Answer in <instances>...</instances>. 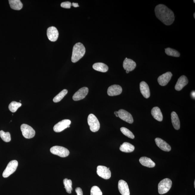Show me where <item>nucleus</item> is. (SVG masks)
Returning a JSON list of instances; mask_svg holds the SVG:
<instances>
[{
	"label": "nucleus",
	"mask_w": 195,
	"mask_h": 195,
	"mask_svg": "<svg viewBox=\"0 0 195 195\" xmlns=\"http://www.w3.org/2000/svg\"><path fill=\"white\" fill-rule=\"evenodd\" d=\"M155 12L157 18L165 25H170L174 23V13L165 5L162 4L157 5L155 8Z\"/></svg>",
	"instance_id": "nucleus-1"
},
{
	"label": "nucleus",
	"mask_w": 195,
	"mask_h": 195,
	"mask_svg": "<svg viewBox=\"0 0 195 195\" xmlns=\"http://www.w3.org/2000/svg\"><path fill=\"white\" fill-rule=\"evenodd\" d=\"M86 52V49L83 44L78 42L73 47L71 61L73 63H76L83 57Z\"/></svg>",
	"instance_id": "nucleus-2"
},
{
	"label": "nucleus",
	"mask_w": 195,
	"mask_h": 195,
	"mask_svg": "<svg viewBox=\"0 0 195 195\" xmlns=\"http://www.w3.org/2000/svg\"><path fill=\"white\" fill-rule=\"evenodd\" d=\"M172 185V181L170 179L166 178L162 179L158 184L159 194H163L167 193L170 191Z\"/></svg>",
	"instance_id": "nucleus-3"
},
{
	"label": "nucleus",
	"mask_w": 195,
	"mask_h": 195,
	"mask_svg": "<svg viewBox=\"0 0 195 195\" xmlns=\"http://www.w3.org/2000/svg\"><path fill=\"white\" fill-rule=\"evenodd\" d=\"M88 122L91 131L93 132H97L100 129V123L97 117L93 114H89Z\"/></svg>",
	"instance_id": "nucleus-4"
},
{
	"label": "nucleus",
	"mask_w": 195,
	"mask_h": 195,
	"mask_svg": "<svg viewBox=\"0 0 195 195\" xmlns=\"http://www.w3.org/2000/svg\"><path fill=\"white\" fill-rule=\"evenodd\" d=\"M18 165V162L16 160H13L10 162L3 172V177H8L13 174L16 171Z\"/></svg>",
	"instance_id": "nucleus-5"
},
{
	"label": "nucleus",
	"mask_w": 195,
	"mask_h": 195,
	"mask_svg": "<svg viewBox=\"0 0 195 195\" xmlns=\"http://www.w3.org/2000/svg\"><path fill=\"white\" fill-rule=\"evenodd\" d=\"M50 151L51 153L53 154L57 155L63 158L67 157L69 154V150L62 146H53L50 148Z\"/></svg>",
	"instance_id": "nucleus-6"
},
{
	"label": "nucleus",
	"mask_w": 195,
	"mask_h": 195,
	"mask_svg": "<svg viewBox=\"0 0 195 195\" xmlns=\"http://www.w3.org/2000/svg\"><path fill=\"white\" fill-rule=\"evenodd\" d=\"M21 130L23 136L27 139H30L35 136V130L28 125H21Z\"/></svg>",
	"instance_id": "nucleus-7"
},
{
	"label": "nucleus",
	"mask_w": 195,
	"mask_h": 195,
	"mask_svg": "<svg viewBox=\"0 0 195 195\" xmlns=\"http://www.w3.org/2000/svg\"><path fill=\"white\" fill-rule=\"evenodd\" d=\"M97 172L99 177L104 179H109L111 177V172L109 168L104 166H98L97 167Z\"/></svg>",
	"instance_id": "nucleus-8"
},
{
	"label": "nucleus",
	"mask_w": 195,
	"mask_h": 195,
	"mask_svg": "<svg viewBox=\"0 0 195 195\" xmlns=\"http://www.w3.org/2000/svg\"><path fill=\"white\" fill-rule=\"evenodd\" d=\"M71 123V121L69 120H63L54 126V131L56 132H61L66 128H69Z\"/></svg>",
	"instance_id": "nucleus-9"
},
{
	"label": "nucleus",
	"mask_w": 195,
	"mask_h": 195,
	"mask_svg": "<svg viewBox=\"0 0 195 195\" xmlns=\"http://www.w3.org/2000/svg\"><path fill=\"white\" fill-rule=\"evenodd\" d=\"M88 92L89 89L87 87H83L80 89L73 95V100L78 101L83 100L88 95Z\"/></svg>",
	"instance_id": "nucleus-10"
},
{
	"label": "nucleus",
	"mask_w": 195,
	"mask_h": 195,
	"mask_svg": "<svg viewBox=\"0 0 195 195\" xmlns=\"http://www.w3.org/2000/svg\"><path fill=\"white\" fill-rule=\"evenodd\" d=\"M118 117L129 124H132L134 121L131 114L124 109H120L118 111Z\"/></svg>",
	"instance_id": "nucleus-11"
},
{
	"label": "nucleus",
	"mask_w": 195,
	"mask_h": 195,
	"mask_svg": "<svg viewBox=\"0 0 195 195\" xmlns=\"http://www.w3.org/2000/svg\"><path fill=\"white\" fill-rule=\"evenodd\" d=\"M47 34L48 38L51 42L56 41L59 36V32L57 29L54 27H50L48 28Z\"/></svg>",
	"instance_id": "nucleus-12"
},
{
	"label": "nucleus",
	"mask_w": 195,
	"mask_h": 195,
	"mask_svg": "<svg viewBox=\"0 0 195 195\" xmlns=\"http://www.w3.org/2000/svg\"><path fill=\"white\" fill-rule=\"evenodd\" d=\"M172 76L171 72H168L159 77L158 81L159 84L162 86L166 85L170 81Z\"/></svg>",
	"instance_id": "nucleus-13"
},
{
	"label": "nucleus",
	"mask_w": 195,
	"mask_h": 195,
	"mask_svg": "<svg viewBox=\"0 0 195 195\" xmlns=\"http://www.w3.org/2000/svg\"><path fill=\"white\" fill-rule=\"evenodd\" d=\"M122 88L119 85H114L109 86L107 90V94L110 96H114L120 95Z\"/></svg>",
	"instance_id": "nucleus-14"
},
{
	"label": "nucleus",
	"mask_w": 195,
	"mask_h": 195,
	"mask_svg": "<svg viewBox=\"0 0 195 195\" xmlns=\"http://www.w3.org/2000/svg\"><path fill=\"white\" fill-rule=\"evenodd\" d=\"M118 189L122 195H130V191L128 185L125 181L121 179L118 182Z\"/></svg>",
	"instance_id": "nucleus-15"
},
{
	"label": "nucleus",
	"mask_w": 195,
	"mask_h": 195,
	"mask_svg": "<svg viewBox=\"0 0 195 195\" xmlns=\"http://www.w3.org/2000/svg\"><path fill=\"white\" fill-rule=\"evenodd\" d=\"M155 142L157 146L164 151L168 152L170 151L171 149L170 145L161 138H156Z\"/></svg>",
	"instance_id": "nucleus-16"
},
{
	"label": "nucleus",
	"mask_w": 195,
	"mask_h": 195,
	"mask_svg": "<svg viewBox=\"0 0 195 195\" xmlns=\"http://www.w3.org/2000/svg\"><path fill=\"white\" fill-rule=\"evenodd\" d=\"M123 66L126 71H131L136 68V64L132 60L126 58L123 61Z\"/></svg>",
	"instance_id": "nucleus-17"
},
{
	"label": "nucleus",
	"mask_w": 195,
	"mask_h": 195,
	"mask_svg": "<svg viewBox=\"0 0 195 195\" xmlns=\"http://www.w3.org/2000/svg\"><path fill=\"white\" fill-rule=\"evenodd\" d=\"M188 80L187 77L184 75L181 76L177 82L175 86V89L177 91H180L188 84Z\"/></svg>",
	"instance_id": "nucleus-18"
},
{
	"label": "nucleus",
	"mask_w": 195,
	"mask_h": 195,
	"mask_svg": "<svg viewBox=\"0 0 195 195\" xmlns=\"http://www.w3.org/2000/svg\"><path fill=\"white\" fill-rule=\"evenodd\" d=\"M140 90L142 95L145 98H149L150 95V89L146 82L142 81L140 83Z\"/></svg>",
	"instance_id": "nucleus-19"
},
{
	"label": "nucleus",
	"mask_w": 195,
	"mask_h": 195,
	"mask_svg": "<svg viewBox=\"0 0 195 195\" xmlns=\"http://www.w3.org/2000/svg\"><path fill=\"white\" fill-rule=\"evenodd\" d=\"M140 162L142 165L148 168H153L155 164L151 159L146 157H142L140 159Z\"/></svg>",
	"instance_id": "nucleus-20"
},
{
	"label": "nucleus",
	"mask_w": 195,
	"mask_h": 195,
	"mask_svg": "<svg viewBox=\"0 0 195 195\" xmlns=\"http://www.w3.org/2000/svg\"><path fill=\"white\" fill-rule=\"evenodd\" d=\"M151 113L154 118L159 121H162L163 119L162 114L160 109L158 107L153 108Z\"/></svg>",
	"instance_id": "nucleus-21"
},
{
	"label": "nucleus",
	"mask_w": 195,
	"mask_h": 195,
	"mask_svg": "<svg viewBox=\"0 0 195 195\" xmlns=\"http://www.w3.org/2000/svg\"><path fill=\"white\" fill-rule=\"evenodd\" d=\"M134 149L135 147L133 145L127 142L123 143L120 147V150L121 151L126 153H131L134 151Z\"/></svg>",
	"instance_id": "nucleus-22"
},
{
	"label": "nucleus",
	"mask_w": 195,
	"mask_h": 195,
	"mask_svg": "<svg viewBox=\"0 0 195 195\" xmlns=\"http://www.w3.org/2000/svg\"><path fill=\"white\" fill-rule=\"evenodd\" d=\"M93 68L96 71L102 72H107L109 69L108 66L102 63H95L93 65Z\"/></svg>",
	"instance_id": "nucleus-23"
},
{
	"label": "nucleus",
	"mask_w": 195,
	"mask_h": 195,
	"mask_svg": "<svg viewBox=\"0 0 195 195\" xmlns=\"http://www.w3.org/2000/svg\"><path fill=\"white\" fill-rule=\"evenodd\" d=\"M173 126L174 129L179 130L180 128V124L178 116L175 112H172L171 114Z\"/></svg>",
	"instance_id": "nucleus-24"
},
{
	"label": "nucleus",
	"mask_w": 195,
	"mask_h": 195,
	"mask_svg": "<svg viewBox=\"0 0 195 195\" xmlns=\"http://www.w3.org/2000/svg\"><path fill=\"white\" fill-rule=\"evenodd\" d=\"M10 7L12 9L20 10L23 8V5L20 0H9Z\"/></svg>",
	"instance_id": "nucleus-25"
},
{
	"label": "nucleus",
	"mask_w": 195,
	"mask_h": 195,
	"mask_svg": "<svg viewBox=\"0 0 195 195\" xmlns=\"http://www.w3.org/2000/svg\"><path fill=\"white\" fill-rule=\"evenodd\" d=\"M63 184L64 185V188L66 190V192L71 194L72 190V181L71 179H65L63 180Z\"/></svg>",
	"instance_id": "nucleus-26"
},
{
	"label": "nucleus",
	"mask_w": 195,
	"mask_h": 195,
	"mask_svg": "<svg viewBox=\"0 0 195 195\" xmlns=\"http://www.w3.org/2000/svg\"><path fill=\"white\" fill-rule=\"evenodd\" d=\"M165 52L167 55L174 57H179L180 53L177 50L171 48H167L165 49Z\"/></svg>",
	"instance_id": "nucleus-27"
},
{
	"label": "nucleus",
	"mask_w": 195,
	"mask_h": 195,
	"mask_svg": "<svg viewBox=\"0 0 195 195\" xmlns=\"http://www.w3.org/2000/svg\"><path fill=\"white\" fill-rule=\"evenodd\" d=\"M21 103L13 101L10 104L8 108L11 112H16L19 108L21 106Z\"/></svg>",
	"instance_id": "nucleus-28"
},
{
	"label": "nucleus",
	"mask_w": 195,
	"mask_h": 195,
	"mask_svg": "<svg viewBox=\"0 0 195 195\" xmlns=\"http://www.w3.org/2000/svg\"><path fill=\"white\" fill-rule=\"evenodd\" d=\"M68 90L66 89H64L58 95L56 96L53 99V102L55 103H57L61 101L62 100L63 98L68 93Z\"/></svg>",
	"instance_id": "nucleus-29"
},
{
	"label": "nucleus",
	"mask_w": 195,
	"mask_h": 195,
	"mask_svg": "<svg viewBox=\"0 0 195 195\" xmlns=\"http://www.w3.org/2000/svg\"><path fill=\"white\" fill-rule=\"evenodd\" d=\"M0 137L3 141L7 142H9L11 141V134L9 132H5L3 131H0Z\"/></svg>",
	"instance_id": "nucleus-30"
},
{
	"label": "nucleus",
	"mask_w": 195,
	"mask_h": 195,
	"mask_svg": "<svg viewBox=\"0 0 195 195\" xmlns=\"http://www.w3.org/2000/svg\"><path fill=\"white\" fill-rule=\"evenodd\" d=\"M120 131L123 134L127 136L128 138L134 139V136L133 133L127 128L125 127H122L120 128Z\"/></svg>",
	"instance_id": "nucleus-31"
},
{
	"label": "nucleus",
	"mask_w": 195,
	"mask_h": 195,
	"mask_svg": "<svg viewBox=\"0 0 195 195\" xmlns=\"http://www.w3.org/2000/svg\"><path fill=\"white\" fill-rule=\"evenodd\" d=\"M90 195H102V193L100 188L97 186L92 187L91 189Z\"/></svg>",
	"instance_id": "nucleus-32"
},
{
	"label": "nucleus",
	"mask_w": 195,
	"mask_h": 195,
	"mask_svg": "<svg viewBox=\"0 0 195 195\" xmlns=\"http://www.w3.org/2000/svg\"><path fill=\"white\" fill-rule=\"evenodd\" d=\"M71 6V3L69 1H66V2H63L61 4V7L65 8H70Z\"/></svg>",
	"instance_id": "nucleus-33"
},
{
	"label": "nucleus",
	"mask_w": 195,
	"mask_h": 195,
	"mask_svg": "<svg viewBox=\"0 0 195 195\" xmlns=\"http://www.w3.org/2000/svg\"><path fill=\"white\" fill-rule=\"evenodd\" d=\"M75 191L78 195H83V191L80 188H77L75 190Z\"/></svg>",
	"instance_id": "nucleus-34"
},
{
	"label": "nucleus",
	"mask_w": 195,
	"mask_h": 195,
	"mask_svg": "<svg viewBox=\"0 0 195 195\" xmlns=\"http://www.w3.org/2000/svg\"><path fill=\"white\" fill-rule=\"evenodd\" d=\"M72 6L75 7H78L79 6L78 3H73L72 4Z\"/></svg>",
	"instance_id": "nucleus-35"
},
{
	"label": "nucleus",
	"mask_w": 195,
	"mask_h": 195,
	"mask_svg": "<svg viewBox=\"0 0 195 195\" xmlns=\"http://www.w3.org/2000/svg\"><path fill=\"white\" fill-rule=\"evenodd\" d=\"M191 95L192 97L195 99V92L193 91L191 93Z\"/></svg>",
	"instance_id": "nucleus-36"
},
{
	"label": "nucleus",
	"mask_w": 195,
	"mask_h": 195,
	"mask_svg": "<svg viewBox=\"0 0 195 195\" xmlns=\"http://www.w3.org/2000/svg\"><path fill=\"white\" fill-rule=\"evenodd\" d=\"M114 114L116 117H118V112H114Z\"/></svg>",
	"instance_id": "nucleus-37"
},
{
	"label": "nucleus",
	"mask_w": 195,
	"mask_h": 195,
	"mask_svg": "<svg viewBox=\"0 0 195 195\" xmlns=\"http://www.w3.org/2000/svg\"><path fill=\"white\" fill-rule=\"evenodd\" d=\"M126 72L127 73H128L129 72V71H126Z\"/></svg>",
	"instance_id": "nucleus-38"
},
{
	"label": "nucleus",
	"mask_w": 195,
	"mask_h": 195,
	"mask_svg": "<svg viewBox=\"0 0 195 195\" xmlns=\"http://www.w3.org/2000/svg\"><path fill=\"white\" fill-rule=\"evenodd\" d=\"M194 18H195V13H194Z\"/></svg>",
	"instance_id": "nucleus-39"
},
{
	"label": "nucleus",
	"mask_w": 195,
	"mask_h": 195,
	"mask_svg": "<svg viewBox=\"0 0 195 195\" xmlns=\"http://www.w3.org/2000/svg\"><path fill=\"white\" fill-rule=\"evenodd\" d=\"M194 187H195V181H194Z\"/></svg>",
	"instance_id": "nucleus-40"
},
{
	"label": "nucleus",
	"mask_w": 195,
	"mask_h": 195,
	"mask_svg": "<svg viewBox=\"0 0 195 195\" xmlns=\"http://www.w3.org/2000/svg\"><path fill=\"white\" fill-rule=\"evenodd\" d=\"M194 1V3H195V1H194H194Z\"/></svg>",
	"instance_id": "nucleus-41"
}]
</instances>
